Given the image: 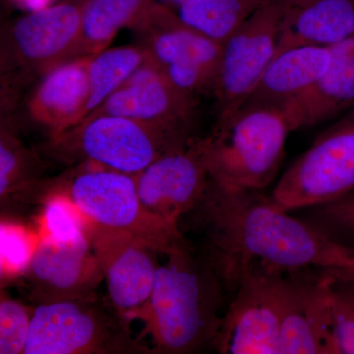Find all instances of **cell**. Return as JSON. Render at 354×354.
<instances>
[{
    "mask_svg": "<svg viewBox=\"0 0 354 354\" xmlns=\"http://www.w3.org/2000/svg\"><path fill=\"white\" fill-rule=\"evenodd\" d=\"M181 223L203 237L204 254L223 279L230 300L241 274L255 263L285 270L329 268L351 252L290 215L265 190L225 185L211 177Z\"/></svg>",
    "mask_w": 354,
    "mask_h": 354,
    "instance_id": "obj_1",
    "label": "cell"
},
{
    "mask_svg": "<svg viewBox=\"0 0 354 354\" xmlns=\"http://www.w3.org/2000/svg\"><path fill=\"white\" fill-rule=\"evenodd\" d=\"M152 295L140 314L160 353L216 348L230 297L215 266L185 235L165 253Z\"/></svg>",
    "mask_w": 354,
    "mask_h": 354,
    "instance_id": "obj_2",
    "label": "cell"
},
{
    "mask_svg": "<svg viewBox=\"0 0 354 354\" xmlns=\"http://www.w3.org/2000/svg\"><path fill=\"white\" fill-rule=\"evenodd\" d=\"M292 132L283 109L242 106L218 118L201 138L212 179L234 187L265 190L278 176Z\"/></svg>",
    "mask_w": 354,
    "mask_h": 354,
    "instance_id": "obj_3",
    "label": "cell"
},
{
    "mask_svg": "<svg viewBox=\"0 0 354 354\" xmlns=\"http://www.w3.org/2000/svg\"><path fill=\"white\" fill-rule=\"evenodd\" d=\"M58 152L137 176L165 153L188 145L190 133L116 115H95L53 137Z\"/></svg>",
    "mask_w": 354,
    "mask_h": 354,
    "instance_id": "obj_4",
    "label": "cell"
},
{
    "mask_svg": "<svg viewBox=\"0 0 354 354\" xmlns=\"http://www.w3.org/2000/svg\"><path fill=\"white\" fill-rule=\"evenodd\" d=\"M69 198L93 225L134 237L158 254L184 236L179 225L146 208L135 176L109 169L83 172L70 186Z\"/></svg>",
    "mask_w": 354,
    "mask_h": 354,
    "instance_id": "obj_5",
    "label": "cell"
},
{
    "mask_svg": "<svg viewBox=\"0 0 354 354\" xmlns=\"http://www.w3.org/2000/svg\"><path fill=\"white\" fill-rule=\"evenodd\" d=\"M354 192V109L321 133L281 176L272 196L286 211Z\"/></svg>",
    "mask_w": 354,
    "mask_h": 354,
    "instance_id": "obj_6",
    "label": "cell"
},
{
    "mask_svg": "<svg viewBox=\"0 0 354 354\" xmlns=\"http://www.w3.org/2000/svg\"><path fill=\"white\" fill-rule=\"evenodd\" d=\"M127 322L111 318L92 298L48 302L32 309L24 354L133 353L144 351L133 341Z\"/></svg>",
    "mask_w": 354,
    "mask_h": 354,
    "instance_id": "obj_7",
    "label": "cell"
},
{
    "mask_svg": "<svg viewBox=\"0 0 354 354\" xmlns=\"http://www.w3.org/2000/svg\"><path fill=\"white\" fill-rule=\"evenodd\" d=\"M132 28L177 88L199 100L202 95L214 97L223 44L184 24L169 7L158 3Z\"/></svg>",
    "mask_w": 354,
    "mask_h": 354,
    "instance_id": "obj_8",
    "label": "cell"
},
{
    "mask_svg": "<svg viewBox=\"0 0 354 354\" xmlns=\"http://www.w3.org/2000/svg\"><path fill=\"white\" fill-rule=\"evenodd\" d=\"M285 269L249 266L230 297L216 351L225 354H279Z\"/></svg>",
    "mask_w": 354,
    "mask_h": 354,
    "instance_id": "obj_9",
    "label": "cell"
},
{
    "mask_svg": "<svg viewBox=\"0 0 354 354\" xmlns=\"http://www.w3.org/2000/svg\"><path fill=\"white\" fill-rule=\"evenodd\" d=\"M290 0H265L223 43L215 93L218 118L241 108L271 64Z\"/></svg>",
    "mask_w": 354,
    "mask_h": 354,
    "instance_id": "obj_10",
    "label": "cell"
},
{
    "mask_svg": "<svg viewBox=\"0 0 354 354\" xmlns=\"http://www.w3.org/2000/svg\"><path fill=\"white\" fill-rule=\"evenodd\" d=\"M82 6L83 2H64L34 10L13 22L2 39V68L46 75L78 58Z\"/></svg>",
    "mask_w": 354,
    "mask_h": 354,
    "instance_id": "obj_11",
    "label": "cell"
},
{
    "mask_svg": "<svg viewBox=\"0 0 354 354\" xmlns=\"http://www.w3.org/2000/svg\"><path fill=\"white\" fill-rule=\"evenodd\" d=\"M332 279L323 267L286 270L279 354H332Z\"/></svg>",
    "mask_w": 354,
    "mask_h": 354,
    "instance_id": "obj_12",
    "label": "cell"
},
{
    "mask_svg": "<svg viewBox=\"0 0 354 354\" xmlns=\"http://www.w3.org/2000/svg\"><path fill=\"white\" fill-rule=\"evenodd\" d=\"M85 234L108 285L109 298L118 316L128 323L139 318L152 295L158 254L127 234L93 225Z\"/></svg>",
    "mask_w": 354,
    "mask_h": 354,
    "instance_id": "obj_13",
    "label": "cell"
},
{
    "mask_svg": "<svg viewBox=\"0 0 354 354\" xmlns=\"http://www.w3.org/2000/svg\"><path fill=\"white\" fill-rule=\"evenodd\" d=\"M38 304L92 298L104 274L86 234L59 241L46 235L26 270Z\"/></svg>",
    "mask_w": 354,
    "mask_h": 354,
    "instance_id": "obj_14",
    "label": "cell"
},
{
    "mask_svg": "<svg viewBox=\"0 0 354 354\" xmlns=\"http://www.w3.org/2000/svg\"><path fill=\"white\" fill-rule=\"evenodd\" d=\"M209 177L201 138L165 153L135 176L146 208L174 225L194 208Z\"/></svg>",
    "mask_w": 354,
    "mask_h": 354,
    "instance_id": "obj_15",
    "label": "cell"
},
{
    "mask_svg": "<svg viewBox=\"0 0 354 354\" xmlns=\"http://www.w3.org/2000/svg\"><path fill=\"white\" fill-rule=\"evenodd\" d=\"M199 104V99L177 88L148 55L127 82L85 118L123 116L191 134Z\"/></svg>",
    "mask_w": 354,
    "mask_h": 354,
    "instance_id": "obj_16",
    "label": "cell"
},
{
    "mask_svg": "<svg viewBox=\"0 0 354 354\" xmlns=\"http://www.w3.org/2000/svg\"><path fill=\"white\" fill-rule=\"evenodd\" d=\"M329 66L304 94L281 108L292 131L314 127L354 109V35L330 46Z\"/></svg>",
    "mask_w": 354,
    "mask_h": 354,
    "instance_id": "obj_17",
    "label": "cell"
},
{
    "mask_svg": "<svg viewBox=\"0 0 354 354\" xmlns=\"http://www.w3.org/2000/svg\"><path fill=\"white\" fill-rule=\"evenodd\" d=\"M91 57L74 58L50 70L35 91L29 111L57 136L79 124L87 113Z\"/></svg>",
    "mask_w": 354,
    "mask_h": 354,
    "instance_id": "obj_18",
    "label": "cell"
},
{
    "mask_svg": "<svg viewBox=\"0 0 354 354\" xmlns=\"http://www.w3.org/2000/svg\"><path fill=\"white\" fill-rule=\"evenodd\" d=\"M330 60V48L326 46H299L283 51L272 60L242 106L283 108L324 75Z\"/></svg>",
    "mask_w": 354,
    "mask_h": 354,
    "instance_id": "obj_19",
    "label": "cell"
},
{
    "mask_svg": "<svg viewBox=\"0 0 354 354\" xmlns=\"http://www.w3.org/2000/svg\"><path fill=\"white\" fill-rule=\"evenodd\" d=\"M354 35V0H314L286 11L276 55L299 46L330 48Z\"/></svg>",
    "mask_w": 354,
    "mask_h": 354,
    "instance_id": "obj_20",
    "label": "cell"
},
{
    "mask_svg": "<svg viewBox=\"0 0 354 354\" xmlns=\"http://www.w3.org/2000/svg\"><path fill=\"white\" fill-rule=\"evenodd\" d=\"M153 3V0H86L78 57L106 50L120 30L137 24Z\"/></svg>",
    "mask_w": 354,
    "mask_h": 354,
    "instance_id": "obj_21",
    "label": "cell"
},
{
    "mask_svg": "<svg viewBox=\"0 0 354 354\" xmlns=\"http://www.w3.org/2000/svg\"><path fill=\"white\" fill-rule=\"evenodd\" d=\"M265 0H188L177 7L184 24L223 44Z\"/></svg>",
    "mask_w": 354,
    "mask_h": 354,
    "instance_id": "obj_22",
    "label": "cell"
},
{
    "mask_svg": "<svg viewBox=\"0 0 354 354\" xmlns=\"http://www.w3.org/2000/svg\"><path fill=\"white\" fill-rule=\"evenodd\" d=\"M142 46L104 50L91 57L88 76L90 97L86 116L101 106L148 58ZM85 116V118H86Z\"/></svg>",
    "mask_w": 354,
    "mask_h": 354,
    "instance_id": "obj_23",
    "label": "cell"
},
{
    "mask_svg": "<svg viewBox=\"0 0 354 354\" xmlns=\"http://www.w3.org/2000/svg\"><path fill=\"white\" fill-rule=\"evenodd\" d=\"M304 209V221L330 241L354 254V192Z\"/></svg>",
    "mask_w": 354,
    "mask_h": 354,
    "instance_id": "obj_24",
    "label": "cell"
},
{
    "mask_svg": "<svg viewBox=\"0 0 354 354\" xmlns=\"http://www.w3.org/2000/svg\"><path fill=\"white\" fill-rule=\"evenodd\" d=\"M330 276L332 354H354V279Z\"/></svg>",
    "mask_w": 354,
    "mask_h": 354,
    "instance_id": "obj_25",
    "label": "cell"
},
{
    "mask_svg": "<svg viewBox=\"0 0 354 354\" xmlns=\"http://www.w3.org/2000/svg\"><path fill=\"white\" fill-rule=\"evenodd\" d=\"M31 157L15 137L1 130L0 140V196L3 201L28 186Z\"/></svg>",
    "mask_w": 354,
    "mask_h": 354,
    "instance_id": "obj_26",
    "label": "cell"
},
{
    "mask_svg": "<svg viewBox=\"0 0 354 354\" xmlns=\"http://www.w3.org/2000/svg\"><path fill=\"white\" fill-rule=\"evenodd\" d=\"M32 310L12 298L0 302V353H24L31 327Z\"/></svg>",
    "mask_w": 354,
    "mask_h": 354,
    "instance_id": "obj_27",
    "label": "cell"
},
{
    "mask_svg": "<svg viewBox=\"0 0 354 354\" xmlns=\"http://www.w3.org/2000/svg\"><path fill=\"white\" fill-rule=\"evenodd\" d=\"M44 218L48 235L53 239L67 241L85 234L87 218L69 197L51 198L46 204Z\"/></svg>",
    "mask_w": 354,
    "mask_h": 354,
    "instance_id": "obj_28",
    "label": "cell"
},
{
    "mask_svg": "<svg viewBox=\"0 0 354 354\" xmlns=\"http://www.w3.org/2000/svg\"><path fill=\"white\" fill-rule=\"evenodd\" d=\"M38 243V242H37ZM30 234L22 227L1 225V269L6 274L26 272L36 249Z\"/></svg>",
    "mask_w": 354,
    "mask_h": 354,
    "instance_id": "obj_29",
    "label": "cell"
},
{
    "mask_svg": "<svg viewBox=\"0 0 354 354\" xmlns=\"http://www.w3.org/2000/svg\"><path fill=\"white\" fill-rule=\"evenodd\" d=\"M325 269L333 276L354 279V254L351 252L346 254L337 264Z\"/></svg>",
    "mask_w": 354,
    "mask_h": 354,
    "instance_id": "obj_30",
    "label": "cell"
},
{
    "mask_svg": "<svg viewBox=\"0 0 354 354\" xmlns=\"http://www.w3.org/2000/svg\"><path fill=\"white\" fill-rule=\"evenodd\" d=\"M186 1H188V0H153L155 3L160 4V6L165 7L171 6L174 7V8H177V7L180 6L181 4Z\"/></svg>",
    "mask_w": 354,
    "mask_h": 354,
    "instance_id": "obj_31",
    "label": "cell"
},
{
    "mask_svg": "<svg viewBox=\"0 0 354 354\" xmlns=\"http://www.w3.org/2000/svg\"><path fill=\"white\" fill-rule=\"evenodd\" d=\"M291 6H304V4L310 3L314 0H290Z\"/></svg>",
    "mask_w": 354,
    "mask_h": 354,
    "instance_id": "obj_32",
    "label": "cell"
},
{
    "mask_svg": "<svg viewBox=\"0 0 354 354\" xmlns=\"http://www.w3.org/2000/svg\"><path fill=\"white\" fill-rule=\"evenodd\" d=\"M85 1H86V0H82V2H85Z\"/></svg>",
    "mask_w": 354,
    "mask_h": 354,
    "instance_id": "obj_33",
    "label": "cell"
}]
</instances>
